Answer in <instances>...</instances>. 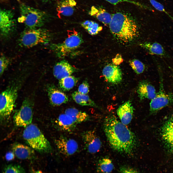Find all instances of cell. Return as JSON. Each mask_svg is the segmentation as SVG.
<instances>
[{"label":"cell","mask_w":173,"mask_h":173,"mask_svg":"<svg viewBox=\"0 0 173 173\" xmlns=\"http://www.w3.org/2000/svg\"><path fill=\"white\" fill-rule=\"evenodd\" d=\"M33 106L29 100L23 102L19 110L13 117L15 125L17 127H26L31 124L33 117Z\"/></svg>","instance_id":"9c48e42d"},{"label":"cell","mask_w":173,"mask_h":173,"mask_svg":"<svg viewBox=\"0 0 173 173\" xmlns=\"http://www.w3.org/2000/svg\"><path fill=\"white\" fill-rule=\"evenodd\" d=\"M150 54L164 58H169V56L163 46L156 42H143L139 44Z\"/></svg>","instance_id":"d6986e66"},{"label":"cell","mask_w":173,"mask_h":173,"mask_svg":"<svg viewBox=\"0 0 173 173\" xmlns=\"http://www.w3.org/2000/svg\"><path fill=\"white\" fill-rule=\"evenodd\" d=\"M68 37L62 42L52 44L50 48L57 57L62 58L78 49L83 40L80 34L74 30L68 31Z\"/></svg>","instance_id":"5b68a950"},{"label":"cell","mask_w":173,"mask_h":173,"mask_svg":"<svg viewBox=\"0 0 173 173\" xmlns=\"http://www.w3.org/2000/svg\"><path fill=\"white\" fill-rule=\"evenodd\" d=\"M10 63L9 59L2 54L0 59V74L2 75L7 68Z\"/></svg>","instance_id":"4dcf8cb0"},{"label":"cell","mask_w":173,"mask_h":173,"mask_svg":"<svg viewBox=\"0 0 173 173\" xmlns=\"http://www.w3.org/2000/svg\"><path fill=\"white\" fill-rule=\"evenodd\" d=\"M81 25L89 34L93 35L97 34L102 29L98 24L91 21H85L81 23Z\"/></svg>","instance_id":"4316f807"},{"label":"cell","mask_w":173,"mask_h":173,"mask_svg":"<svg viewBox=\"0 0 173 173\" xmlns=\"http://www.w3.org/2000/svg\"><path fill=\"white\" fill-rule=\"evenodd\" d=\"M72 96L75 102L79 105L94 107L96 106L94 101L87 94H82L76 91L72 94Z\"/></svg>","instance_id":"d4e9b609"},{"label":"cell","mask_w":173,"mask_h":173,"mask_svg":"<svg viewBox=\"0 0 173 173\" xmlns=\"http://www.w3.org/2000/svg\"><path fill=\"white\" fill-rule=\"evenodd\" d=\"M65 113L70 116L76 124L86 121L89 118V115L86 112L74 108L66 109Z\"/></svg>","instance_id":"cb8c5ba5"},{"label":"cell","mask_w":173,"mask_h":173,"mask_svg":"<svg viewBox=\"0 0 173 173\" xmlns=\"http://www.w3.org/2000/svg\"><path fill=\"white\" fill-rule=\"evenodd\" d=\"M17 90L9 87L1 92L0 96V116L2 121L7 119L12 112L18 95Z\"/></svg>","instance_id":"52a82bcc"},{"label":"cell","mask_w":173,"mask_h":173,"mask_svg":"<svg viewBox=\"0 0 173 173\" xmlns=\"http://www.w3.org/2000/svg\"><path fill=\"white\" fill-rule=\"evenodd\" d=\"M151 4L156 10L165 12L173 20V17L166 11L163 6L161 3L155 0H148Z\"/></svg>","instance_id":"1f68e13d"},{"label":"cell","mask_w":173,"mask_h":173,"mask_svg":"<svg viewBox=\"0 0 173 173\" xmlns=\"http://www.w3.org/2000/svg\"><path fill=\"white\" fill-rule=\"evenodd\" d=\"M119 173H140L136 170L130 167L123 166L119 169Z\"/></svg>","instance_id":"e575fe53"},{"label":"cell","mask_w":173,"mask_h":173,"mask_svg":"<svg viewBox=\"0 0 173 173\" xmlns=\"http://www.w3.org/2000/svg\"><path fill=\"white\" fill-rule=\"evenodd\" d=\"M123 61V60L120 56H117L114 59L112 60L114 65H119Z\"/></svg>","instance_id":"d590c367"},{"label":"cell","mask_w":173,"mask_h":173,"mask_svg":"<svg viewBox=\"0 0 173 173\" xmlns=\"http://www.w3.org/2000/svg\"><path fill=\"white\" fill-rule=\"evenodd\" d=\"M109 25L112 33L123 42L132 41L138 35V28L136 22L124 13L118 12L112 15Z\"/></svg>","instance_id":"7a4b0ae2"},{"label":"cell","mask_w":173,"mask_h":173,"mask_svg":"<svg viewBox=\"0 0 173 173\" xmlns=\"http://www.w3.org/2000/svg\"><path fill=\"white\" fill-rule=\"evenodd\" d=\"M158 92L150 103V114H154L163 108L173 104V93H167L165 91L162 75L160 74Z\"/></svg>","instance_id":"ba28073f"},{"label":"cell","mask_w":173,"mask_h":173,"mask_svg":"<svg viewBox=\"0 0 173 173\" xmlns=\"http://www.w3.org/2000/svg\"><path fill=\"white\" fill-rule=\"evenodd\" d=\"M130 65L135 72L137 74H140L143 72L146 67L144 64L137 59H134L129 61Z\"/></svg>","instance_id":"f1b7e54d"},{"label":"cell","mask_w":173,"mask_h":173,"mask_svg":"<svg viewBox=\"0 0 173 173\" xmlns=\"http://www.w3.org/2000/svg\"><path fill=\"white\" fill-rule=\"evenodd\" d=\"M40 0L42 2H48L50 1L51 0Z\"/></svg>","instance_id":"f35d334b"},{"label":"cell","mask_w":173,"mask_h":173,"mask_svg":"<svg viewBox=\"0 0 173 173\" xmlns=\"http://www.w3.org/2000/svg\"><path fill=\"white\" fill-rule=\"evenodd\" d=\"M55 143L60 153L65 155L73 154L78 148V144L75 140L64 136H60L56 139Z\"/></svg>","instance_id":"7c38bea8"},{"label":"cell","mask_w":173,"mask_h":173,"mask_svg":"<svg viewBox=\"0 0 173 173\" xmlns=\"http://www.w3.org/2000/svg\"><path fill=\"white\" fill-rule=\"evenodd\" d=\"M78 91L84 94H88L89 92V87L88 83L86 81L83 82L79 86Z\"/></svg>","instance_id":"836d02e7"},{"label":"cell","mask_w":173,"mask_h":173,"mask_svg":"<svg viewBox=\"0 0 173 173\" xmlns=\"http://www.w3.org/2000/svg\"></svg>","instance_id":"60d3db41"},{"label":"cell","mask_w":173,"mask_h":173,"mask_svg":"<svg viewBox=\"0 0 173 173\" xmlns=\"http://www.w3.org/2000/svg\"><path fill=\"white\" fill-rule=\"evenodd\" d=\"M30 147L18 143L12 146L13 152L18 158L22 159H31L35 157L34 150Z\"/></svg>","instance_id":"ffe728a7"},{"label":"cell","mask_w":173,"mask_h":173,"mask_svg":"<svg viewBox=\"0 0 173 173\" xmlns=\"http://www.w3.org/2000/svg\"><path fill=\"white\" fill-rule=\"evenodd\" d=\"M47 91L50 102L53 105L58 106L68 102L67 95L55 86H49Z\"/></svg>","instance_id":"ac0fdd59"},{"label":"cell","mask_w":173,"mask_h":173,"mask_svg":"<svg viewBox=\"0 0 173 173\" xmlns=\"http://www.w3.org/2000/svg\"><path fill=\"white\" fill-rule=\"evenodd\" d=\"M75 70V68L67 62L62 60L56 64L53 71L54 77L59 80L71 75Z\"/></svg>","instance_id":"2e32d148"},{"label":"cell","mask_w":173,"mask_h":173,"mask_svg":"<svg viewBox=\"0 0 173 173\" xmlns=\"http://www.w3.org/2000/svg\"><path fill=\"white\" fill-rule=\"evenodd\" d=\"M3 173H26L21 166L17 164H10L5 168Z\"/></svg>","instance_id":"f546056e"},{"label":"cell","mask_w":173,"mask_h":173,"mask_svg":"<svg viewBox=\"0 0 173 173\" xmlns=\"http://www.w3.org/2000/svg\"><path fill=\"white\" fill-rule=\"evenodd\" d=\"M114 168L112 161L108 158H103L98 162V170L102 173H110L113 170Z\"/></svg>","instance_id":"83f0119b"},{"label":"cell","mask_w":173,"mask_h":173,"mask_svg":"<svg viewBox=\"0 0 173 173\" xmlns=\"http://www.w3.org/2000/svg\"><path fill=\"white\" fill-rule=\"evenodd\" d=\"M88 13L105 25H109L112 16L104 8L94 6H92Z\"/></svg>","instance_id":"7402d4cb"},{"label":"cell","mask_w":173,"mask_h":173,"mask_svg":"<svg viewBox=\"0 0 173 173\" xmlns=\"http://www.w3.org/2000/svg\"><path fill=\"white\" fill-rule=\"evenodd\" d=\"M113 5H116L119 3L122 2H127L133 4L136 6L141 7H145L144 5L142 4L139 2L132 0H105Z\"/></svg>","instance_id":"d6a6232c"},{"label":"cell","mask_w":173,"mask_h":173,"mask_svg":"<svg viewBox=\"0 0 173 173\" xmlns=\"http://www.w3.org/2000/svg\"><path fill=\"white\" fill-rule=\"evenodd\" d=\"M15 154L13 152H9L7 153L6 155V160L9 161L13 160L14 158Z\"/></svg>","instance_id":"8d00e7d4"},{"label":"cell","mask_w":173,"mask_h":173,"mask_svg":"<svg viewBox=\"0 0 173 173\" xmlns=\"http://www.w3.org/2000/svg\"><path fill=\"white\" fill-rule=\"evenodd\" d=\"M82 136L88 152L93 154L99 151L101 146V142L94 131L89 130L84 131L82 133Z\"/></svg>","instance_id":"4fadbf2b"},{"label":"cell","mask_w":173,"mask_h":173,"mask_svg":"<svg viewBox=\"0 0 173 173\" xmlns=\"http://www.w3.org/2000/svg\"><path fill=\"white\" fill-rule=\"evenodd\" d=\"M0 30L1 35L5 37H9L15 29L16 21L14 13L11 10L0 9Z\"/></svg>","instance_id":"30bf717a"},{"label":"cell","mask_w":173,"mask_h":173,"mask_svg":"<svg viewBox=\"0 0 173 173\" xmlns=\"http://www.w3.org/2000/svg\"><path fill=\"white\" fill-rule=\"evenodd\" d=\"M134 108L130 100H128L120 105L117 110V114L120 122L126 125L129 124L132 118Z\"/></svg>","instance_id":"e0dca14e"},{"label":"cell","mask_w":173,"mask_h":173,"mask_svg":"<svg viewBox=\"0 0 173 173\" xmlns=\"http://www.w3.org/2000/svg\"><path fill=\"white\" fill-rule=\"evenodd\" d=\"M1 0V1H2L3 2V1H7L8 0Z\"/></svg>","instance_id":"ab89813d"},{"label":"cell","mask_w":173,"mask_h":173,"mask_svg":"<svg viewBox=\"0 0 173 173\" xmlns=\"http://www.w3.org/2000/svg\"><path fill=\"white\" fill-rule=\"evenodd\" d=\"M31 173H44L40 170H36L33 168L31 169Z\"/></svg>","instance_id":"74e56055"},{"label":"cell","mask_w":173,"mask_h":173,"mask_svg":"<svg viewBox=\"0 0 173 173\" xmlns=\"http://www.w3.org/2000/svg\"><path fill=\"white\" fill-rule=\"evenodd\" d=\"M51 35L46 29L40 28H28L21 34L19 43L23 47H32L37 45L48 43L51 39Z\"/></svg>","instance_id":"8992f818"},{"label":"cell","mask_w":173,"mask_h":173,"mask_svg":"<svg viewBox=\"0 0 173 173\" xmlns=\"http://www.w3.org/2000/svg\"><path fill=\"white\" fill-rule=\"evenodd\" d=\"M23 135L30 147L37 151L43 153L52 152L49 142L35 125L31 124L25 127Z\"/></svg>","instance_id":"277c9868"},{"label":"cell","mask_w":173,"mask_h":173,"mask_svg":"<svg viewBox=\"0 0 173 173\" xmlns=\"http://www.w3.org/2000/svg\"><path fill=\"white\" fill-rule=\"evenodd\" d=\"M104 129L107 140L111 148L119 153L130 155L136 145L134 134L113 115L105 119Z\"/></svg>","instance_id":"6da1fadb"},{"label":"cell","mask_w":173,"mask_h":173,"mask_svg":"<svg viewBox=\"0 0 173 173\" xmlns=\"http://www.w3.org/2000/svg\"><path fill=\"white\" fill-rule=\"evenodd\" d=\"M20 15L18 21L23 23L28 28H35L43 26L47 21L48 14L43 11L21 3L19 6Z\"/></svg>","instance_id":"3957f363"},{"label":"cell","mask_w":173,"mask_h":173,"mask_svg":"<svg viewBox=\"0 0 173 173\" xmlns=\"http://www.w3.org/2000/svg\"><path fill=\"white\" fill-rule=\"evenodd\" d=\"M102 74L107 82L117 84L120 83L122 79L121 69L117 65L109 64L105 66L102 70Z\"/></svg>","instance_id":"5bb4252c"},{"label":"cell","mask_w":173,"mask_h":173,"mask_svg":"<svg viewBox=\"0 0 173 173\" xmlns=\"http://www.w3.org/2000/svg\"><path fill=\"white\" fill-rule=\"evenodd\" d=\"M77 3L75 0H62L58 2L56 10L60 18L61 16H69L73 13Z\"/></svg>","instance_id":"44dd1931"},{"label":"cell","mask_w":173,"mask_h":173,"mask_svg":"<svg viewBox=\"0 0 173 173\" xmlns=\"http://www.w3.org/2000/svg\"><path fill=\"white\" fill-rule=\"evenodd\" d=\"M161 133L166 150L169 154H173V114L164 123Z\"/></svg>","instance_id":"8fae6325"},{"label":"cell","mask_w":173,"mask_h":173,"mask_svg":"<svg viewBox=\"0 0 173 173\" xmlns=\"http://www.w3.org/2000/svg\"><path fill=\"white\" fill-rule=\"evenodd\" d=\"M137 93L141 100L145 99L151 100L156 96L157 93L154 87L148 81H141L138 85Z\"/></svg>","instance_id":"9a60e30c"},{"label":"cell","mask_w":173,"mask_h":173,"mask_svg":"<svg viewBox=\"0 0 173 173\" xmlns=\"http://www.w3.org/2000/svg\"><path fill=\"white\" fill-rule=\"evenodd\" d=\"M78 81L77 78L70 75L59 80V84L60 88L62 90L67 91L73 88Z\"/></svg>","instance_id":"484cf974"},{"label":"cell","mask_w":173,"mask_h":173,"mask_svg":"<svg viewBox=\"0 0 173 173\" xmlns=\"http://www.w3.org/2000/svg\"><path fill=\"white\" fill-rule=\"evenodd\" d=\"M57 124L60 129L68 132L73 130L76 124L71 117L65 113L59 115L57 120Z\"/></svg>","instance_id":"603a6c76"}]
</instances>
